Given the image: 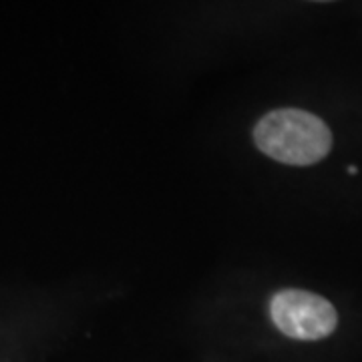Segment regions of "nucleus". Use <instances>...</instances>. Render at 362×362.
Instances as JSON below:
<instances>
[{"label": "nucleus", "instance_id": "obj_1", "mask_svg": "<svg viewBox=\"0 0 362 362\" xmlns=\"http://www.w3.org/2000/svg\"><path fill=\"white\" fill-rule=\"evenodd\" d=\"M254 141L272 159L306 168L322 161L332 149V133L320 117L302 109H276L258 121Z\"/></svg>", "mask_w": 362, "mask_h": 362}, {"label": "nucleus", "instance_id": "obj_2", "mask_svg": "<svg viewBox=\"0 0 362 362\" xmlns=\"http://www.w3.org/2000/svg\"><path fill=\"white\" fill-rule=\"evenodd\" d=\"M276 328L296 340H320L337 330V308L326 298L306 290H282L270 302Z\"/></svg>", "mask_w": 362, "mask_h": 362}]
</instances>
